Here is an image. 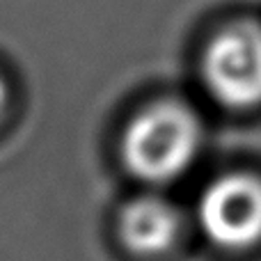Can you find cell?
Here are the masks:
<instances>
[{
  "instance_id": "obj_1",
  "label": "cell",
  "mask_w": 261,
  "mask_h": 261,
  "mask_svg": "<svg viewBox=\"0 0 261 261\" xmlns=\"http://www.w3.org/2000/svg\"><path fill=\"white\" fill-rule=\"evenodd\" d=\"M199 144L197 115L179 101H158L130 119L122 138V158L138 179L167 184L193 165Z\"/></svg>"
},
{
  "instance_id": "obj_2",
  "label": "cell",
  "mask_w": 261,
  "mask_h": 261,
  "mask_svg": "<svg viewBox=\"0 0 261 261\" xmlns=\"http://www.w3.org/2000/svg\"><path fill=\"white\" fill-rule=\"evenodd\" d=\"M204 83L218 103L245 110L261 103V28L234 23L218 32L202 62Z\"/></svg>"
},
{
  "instance_id": "obj_3",
  "label": "cell",
  "mask_w": 261,
  "mask_h": 261,
  "mask_svg": "<svg viewBox=\"0 0 261 261\" xmlns=\"http://www.w3.org/2000/svg\"><path fill=\"white\" fill-rule=\"evenodd\" d=\"M204 236L222 250H248L261 241V179L225 174L204 188L197 204Z\"/></svg>"
},
{
  "instance_id": "obj_4",
  "label": "cell",
  "mask_w": 261,
  "mask_h": 261,
  "mask_svg": "<svg viewBox=\"0 0 261 261\" xmlns=\"http://www.w3.org/2000/svg\"><path fill=\"white\" fill-rule=\"evenodd\" d=\"M179 211L161 197H138L119 213V239L142 257L170 250L179 239Z\"/></svg>"
},
{
  "instance_id": "obj_5",
  "label": "cell",
  "mask_w": 261,
  "mask_h": 261,
  "mask_svg": "<svg viewBox=\"0 0 261 261\" xmlns=\"http://www.w3.org/2000/svg\"><path fill=\"white\" fill-rule=\"evenodd\" d=\"M5 103H7V87L0 81V115H3V110H5Z\"/></svg>"
}]
</instances>
